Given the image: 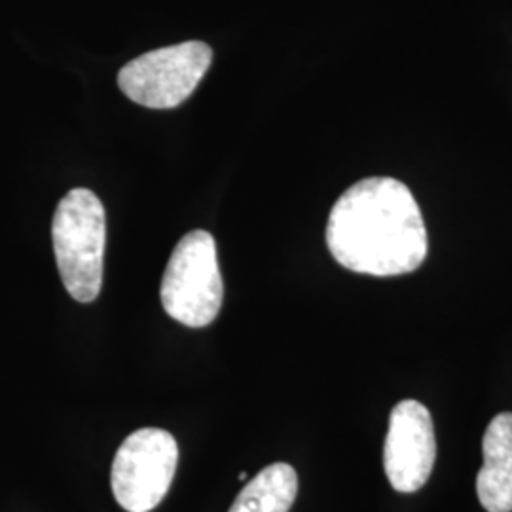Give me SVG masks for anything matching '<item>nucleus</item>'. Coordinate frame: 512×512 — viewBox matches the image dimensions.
<instances>
[{
    "mask_svg": "<svg viewBox=\"0 0 512 512\" xmlns=\"http://www.w3.org/2000/svg\"><path fill=\"white\" fill-rule=\"evenodd\" d=\"M327 245L340 266L357 274L391 277L416 272L427 256L420 205L397 179H363L334 203Z\"/></svg>",
    "mask_w": 512,
    "mask_h": 512,
    "instance_id": "f257e3e1",
    "label": "nucleus"
},
{
    "mask_svg": "<svg viewBox=\"0 0 512 512\" xmlns=\"http://www.w3.org/2000/svg\"><path fill=\"white\" fill-rule=\"evenodd\" d=\"M52 241L61 281L76 302L90 304L103 287L107 217L101 200L74 188L55 209Z\"/></svg>",
    "mask_w": 512,
    "mask_h": 512,
    "instance_id": "f03ea898",
    "label": "nucleus"
},
{
    "mask_svg": "<svg viewBox=\"0 0 512 512\" xmlns=\"http://www.w3.org/2000/svg\"><path fill=\"white\" fill-rule=\"evenodd\" d=\"M160 298L169 317L202 329L211 325L224 298L217 243L205 230L186 234L173 249L165 268Z\"/></svg>",
    "mask_w": 512,
    "mask_h": 512,
    "instance_id": "7ed1b4c3",
    "label": "nucleus"
},
{
    "mask_svg": "<svg viewBox=\"0 0 512 512\" xmlns=\"http://www.w3.org/2000/svg\"><path fill=\"white\" fill-rule=\"evenodd\" d=\"M211 61L209 44L188 40L131 59L118 73V86L141 107L175 109L200 86Z\"/></svg>",
    "mask_w": 512,
    "mask_h": 512,
    "instance_id": "20e7f679",
    "label": "nucleus"
},
{
    "mask_svg": "<svg viewBox=\"0 0 512 512\" xmlns=\"http://www.w3.org/2000/svg\"><path fill=\"white\" fill-rule=\"evenodd\" d=\"M177 463L179 446L169 431L139 429L122 442L114 456L112 494L128 512H150L169 492Z\"/></svg>",
    "mask_w": 512,
    "mask_h": 512,
    "instance_id": "39448f33",
    "label": "nucleus"
},
{
    "mask_svg": "<svg viewBox=\"0 0 512 512\" xmlns=\"http://www.w3.org/2000/svg\"><path fill=\"white\" fill-rule=\"evenodd\" d=\"M437 439L433 418L420 401H401L389 416L384 444V469L393 490L414 494L433 473Z\"/></svg>",
    "mask_w": 512,
    "mask_h": 512,
    "instance_id": "423d86ee",
    "label": "nucleus"
},
{
    "mask_svg": "<svg viewBox=\"0 0 512 512\" xmlns=\"http://www.w3.org/2000/svg\"><path fill=\"white\" fill-rule=\"evenodd\" d=\"M476 494L488 512H512V412L497 414L482 440Z\"/></svg>",
    "mask_w": 512,
    "mask_h": 512,
    "instance_id": "0eeeda50",
    "label": "nucleus"
},
{
    "mask_svg": "<svg viewBox=\"0 0 512 512\" xmlns=\"http://www.w3.org/2000/svg\"><path fill=\"white\" fill-rule=\"evenodd\" d=\"M296 494V471L289 463H274L241 490L230 512H289Z\"/></svg>",
    "mask_w": 512,
    "mask_h": 512,
    "instance_id": "6e6552de",
    "label": "nucleus"
},
{
    "mask_svg": "<svg viewBox=\"0 0 512 512\" xmlns=\"http://www.w3.org/2000/svg\"><path fill=\"white\" fill-rule=\"evenodd\" d=\"M247 478V473H239V480H245Z\"/></svg>",
    "mask_w": 512,
    "mask_h": 512,
    "instance_id": "1a4fd4ad",
    "label": "nucleus"
}]
</instances>
